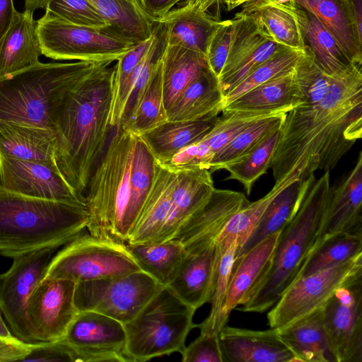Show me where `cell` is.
<instances>
[{
    "mask_svg": "<svg viewBox=\"0 0 362 362\" xmlns=\"http://www.w3.org/2000/svg\"><path fill=\"white\" fill-rule=\"evenodd\" d=\"M322 313L337 362H362V274L338 288Z\"/></svg>",
    "mask_w": 362,
    "mask_h": 362,
    "instance_id": "13",
    "label": "cell"
},
{
    "mask_svg": "<svg viewBox=\"0 0 362 362\" xmlns=\"http://www.w3.org/2000/svg\"><path fill=\"white\" fill-rule=\"evenodd\" d=\"M0 337L4 339H12L14 337L10 329L8 328L6 322L4 320L3 315L0 311Z\"/></svg>",
    "mask_w": 362,
    "mask_h": 362,
    "instance_id": "58",
    "label": "cell"
},
{
    "mask_svg": "<svg viewBox=\"0 0 362 362\" xmlns=\"http://www.w3.org/2000/svg\"><path fill=\"white\" fill-rule=\"evenodd\" d=\"M117 31L136 42L151 37L155 23L139 0H88Z\"/></svg>",
    "mask_w": 362,
    "mask_h": 362,
    "instance_id": "40",
    "label": "cell"
},
{
    "mask_svg": "<svg viewBox=\"0 0 362 362\" xmlns=\"http://www.w3.org/2000/svg\"><path fill=\"white\" fill-rule=\"evenodd\" d=\"M194 308L162 286L130 321L124 324L127 362H144L173 353L181 354L192 329Z\"/></svg>",
    "mask_w": 362,
    "mask_h": 362,
    "instance_id": "7",
    "label": "cell"
},
{
    "mask_svg": "<svg viewBox=\"0 0 362 362\" xmlns=\"http://www.w3.org/2000/svg\"><path fill=\"white\" fill-rule=\"evenodd\" d=\"M277 331L297 362H337L325 329L322 307Z\"/></svg>",
    "mask_w": 362,
    "mask_h": 362,
    "instance_id": "28",
    "label": "cell"
},
{
    "mask_svg": "<svg viewBox=\"0 0 362 362\" xmlns=\"http://www.w3.org/2000/svg\"><path fill=\"white\" fill-rule=\"evenodd\" d=\"M141 269L163 286L172 281L187 255L177 239L160 243H127Z\"/></svg>",
    "mask_w": 362,
    "mask_h": 362,
    "instance_id": "39",
    "label": "cell"
},
{
    "mask_svg": "<svg viewBox=\"0 0 362 362\" xmlns=\"http://www.w3.org/2000/svg\"><path fill=\"white\" fill-rule=\"evenodd\" d=\"M221 3V0H183L180 5H187L197 11L207 12L215 4Z\"/></svg>",
    "mask_w": 362,
    "mask_h": 362,
    "instance_id": "55",
    "label": "cell"
},
{
    "mask_svg": "<svg viewBox=\"0 0 362 362\" xmlns=\"http://www.w3.org/2000/svg\"><path fill=\"white\" fill-rule=\"evenodd\" d=\"M54 153L52 129L18 123L0 125V154L56 166Z\"/></svg>",
    "mask_w": 362,
    "mask_h": 362,
    "instance_id": "32",
    "label": "cell"
},
{
    "mask_svg": "<svg viewBox=\"0 0 362 362\" xmlns=\"http://www.w3.org/2000/svg\"><path fill=\"white\" fill-rule=\"evenodd\" d=\"M207 69L204 54L165 44L161 72L164 104L167 111L174 105L184 90Z\"/></svg>",
    "mask_w": 362,
    "mask_h": 362,
    "instance_id": "35",
    "label": "cell"
},
{
    "mask_svg": "<svg viewBox=\"0 0 362 362\" xmlns=\"http://www.w3.org/2000/svg\"><path fill=\"white\" fill-rule=\"evenodd\" d=\"M63 339L80 362H127L124 325L106 315L78 311Z\"/></svg>",
    "mask_w": 362,
    "mask_h": 362,
    "instance_id": "16",
    "label": "cell"
},
{
    "mask_svg": "<svg viewBox=\"0 0 362 362\" xmlns=\"http://www.w3.org/2000/svg\"><path fill=\"white\" fill-rule=\"evenodd\" d=\"M238 16L219 21L209 39L206 59L209 69L218 78L223 71L236 33Z\"/></svg>",
    "mask_w": 362,
    "mask_h": 362,
    "instance_id": "49",
    "label": "cell"
},
{
    "mask_svg": "<svg viewBox=\"0 0 362 362\" xmlns=\"http://www.w3.org/2000/svg\"><path fill=\"white\" fill-rule=\"evenodd\" d=\"M273 115L275 114L223 112L203 137L181 150L165 164L177 170L193 168L209 170L214 156L240 132L256 120Z\"/></svg>",
    "mask_w": 362,
    "mask_h": 362,
    "instance_id": "20",
    "label": "cell"
},
{
    "mask_svg": "<svg viewBox=\"0 0 362 362\" xmlns=\"http://www.w3.org/2000/svg\"><path fill=\"white\" fill-rule=\"evenodd\" d=\"M250 202L242 192L214 188L206 204L185 223L174 239L182 243L187 253L216 244L231 217Z\"/></svg>",
    "mask_w": 362,
    "mask_h": 362,
    "instance_id": "18",
    "label": "cell"
},
{
    "mask_svg": "<svg viewBox=\"0 0 362 362\" xmlns=\"http://www.w3.org/2000/svg\"><path fill=\"white\" fill-rule=\"evenodd\" d=\"M215 244L187 253L168 286L182 301L197 310L210 303L215 279Z\"/></svg>",
    "mask_w": 362,
    "mask_h": 362,
    "instance_id": "24",
    "label": "cell"
},
{
    "mask_svg": "<svg viewBox=\"0 0 362 362\" xmlns=\"http://www.w3.org/2000/svg\"><path fill=\"white\" fill-rule=\"evenodd\" d=\"M144 12L154 23L160 21L183 0H139Z\"/></svg>",
    "mask_w": 362,
    "mask_h": 362,
    "instance_id": "53",
    "label": "cell"
},
{
    "mask_svg": "<svg viewBox=\"0 0 362 362\" xmlns=\"http://www.w3.org/2000/svg\"><path fill=\"white\" fill-rule=\"evenodd\" d=\"M111 64L101 63L70 90L53 118L55 165L69 186L84 198L92 170L112 129L115 65Z\"/></svg>",
    "mask_w": 362,
    "mask_h": 362,
    "instance_id": "3",
    "label": "cell"
},
{
    "mask_svg": "<svg viewBox=\"0 0 362 362\" xmlns=\"http://www.w3.org/2000/svg\"><path fill=\"white\" fill-rule=\"evenodd\" d=\"M76 283L66 279L41 281L29 299L28 318L35 343L63 339L78 313Z\"/></svg>",
    "mask_w": 362,
    "mask_h": 362,
    "instance_id": "14",
    "label": "cell"
},
{
    "mask_svg": "<svg viewBox=\"0 0 362 362\" xmlns=\"http://www.w3.org/2000/svg\"><path fill=\"white\" fill-rule=\"evenodd\" d=\"M360 254H362V235L347 232L334 233L317 245L298 278L334 267Z\"/></svg>",
    "mask_w": 362,
    "mask_h": 362,
    "instance_id": "41",
    "label": "cell"
},
{
    "mask_svg": "<svg viewBox=\"0 0 362 362\" xmlns=\"http://www.w3.org/2000/svg\"><path fill=\"white\" fill-rule=\"evenodd\" d=\"M362 151L353 169L329 188L321 240L334 233L361 234Z\"/></svg>",
    "mask_w": 362,
    "mask_h": 362,
    "instance_id": "22",
    "label": "cell"
},
{
    "mask_svg": "<svg viewBox=\"0 0 362 362\" xmlns=\"http://www.w3.org/2000/svg\"><path fill=\"white\" fill-rule=\"evenodd\" d=\"M255 0H221V3L226 6L227 11H230L237 7L244 6Z\"/></svg>",
    "mask_w": 362,
    "mask_h": 362,
    "instance_id": "57",
    "label": "cell"
},
{
    "mask_svg": "<svg viewBox=\"0 0 362 362\" xmlns=\"http://www.w3.org/2000/svg\"><path fill=\"white\" fill-rule=\"evenodd\" d=\"M249 15L274 42L286 48L305 51L300 26L288 0H255L243 6Z\"/></svg>",
    "mask_w": 362,
    "mask_h": 362,
    "instance_id": "33",
    "label": "cell"
},
{
    "mask_svg": "<svg viewBox=\"0 0 362 362\" xmlns=\"http://www.w3.org/2000/svg\"><path fill=\"white\" fill-rule=\"evenodd\" d=\"M358 31L362 33V0H348Z\"/></svg>",
    "mask_w": 362,
    "mask_h": 362,
    "instance_id": "56",
    "label": "cell"
},
{
    "mask_svg": "<svg viewBox=\"0 0 362 362\" xmlns=\"http://www.w3.org/2000/svg\"><path fill=\"white\" fill-rule=\"evenodd\" d=\"M0 190L20 196L86 206L53 165L0 154Z\"/></svg>",
    "mask_w": 362,
    "mask_h": 362,
    "instance_id": "15",
    "label": "cell"
},
{
    "mask_svg": "<svg viewBox=\"0 0 362 362\" xmlns=\"http://www.w3.org/2000/svg\"><path fill=\"white\" fill-rule=\"evenodd\" d=\"M237 247L236 241H234L219 262L210 300L211 310L208 317L201 324L197 325L200 331H211L218 333L228 322V319L224 315L223 308Z\"/></svg>",
    "mask_w": 362,
    "mask_h": 362,
    "instance_id": "48",
    "label": "cell"
},
{
    "mask_svg": "<svg viewBox=\"0 0 362 362\" xmlns=\"http://www.w3.org/2000/svg\"><path fill=\"white\" fill-rule=\"evenodd\" d=\"M315 180V175L306 180H296L280 192L270 202L257 227L235 258L247 252L267 237L281 230L296 213Z\"/></svg>",
    "mask_w": 362,
    "mask_h": 362,
    "instance_id": "38",
    "label": "cell"
},
{
    "mask_svg": "<svg viewBox=\"0 0 362 362\" xmlns=\"http://www.w3.org/2000/svg\"><path fill=\"white\" fill-rule=\"evenodd\" d=\"M330 171L313 182L291 220L281 230L269 266L239 308L262 313L272 308L298 277L306 259L320 242Z\"/></svg>",
    "mask_w": 362,
    "mask_h": 362,
    "instance_id": "4",
    "label": "cell"
},
{
    "mask_svg": "<svg viewBox=\"0 0 362 362\" xmlns=\"http://www.w3.org/2000/svg\"><path fill=\"white\" fill-rule=\"evenodd\" d=\"M15 11L13 0H0V48Z\"/></svg>",
    "mask_w": 362,
    "mask_h": 362,
    "instance_id": "54",
    "label": "cell"
},
{
    "mask_svg": "<svg viewBox=\"0 0 362 362\" xmlns=\"http://www.w3.org/2000/svg\"><path fill=\"white\" fill-rule=\"evenodd\" d=\"M207 12L182 5L173 8L160 21L165 43L206 55L211 35L218 23Z\"/></svg>",
    "mask_w": 362,
    "mask_h": 362,
    "instance_id": "31",
    "label": "cell"
},
{
    "mask_svg": "<svg viewBox=\"0 0 362 362\" xmlns=\"http://www.w3.org/2000/svg\"><path fill=\"white\" fill-rule=\"evenodd\" d=\"M33 13L16 10L0 48V76L40 62L42 54Z\"/></svg>",
    "mask_w": 362,
    "mask_h": 362,
    "instance_id": "29",
    "label": "cell"
},
{
    "mask_svg": "<svg viewBox=\"0 0 362 362\" xmlns=\"http://www.w3.org/2000/svg\"><path fill=\"white\" fill-rule=\"evenodd\" d=\"M180 354L182 362H224L218 333L211 331H200Z\"/></svg>",
    "mask_w": 362,
    "mask_h": 362,
    "instance_id": "50",
    "label": "cell"
},
{
    "mask_svg": "<svg viewBox=\"0 0 362 362\" xmlns=\"http://www.w3.org/2000/svg\"><path fill=\"white\" fill-rule=\"evenodd\" d=\"M362 274V254L334 267L296 279L267 314L270 328L279 329L322 308L334 292Z\"/></svg>",
    "mask_w": 362,
    "mask_h": 362,
    "instance_id": "11",
    "label": "cell"
},
{
    "mask_svg": "<svg viewBox=\"0 0 362 362\" xmlns=\"http://www.w3.org/2000/svg\"><path fill=\"white\" fill-rule=\"evenodd\" d=\"M223 95L218 78L207 69L182 93L167 111L168 121H196L218 117Z\"/></svg>",
    "mask_w": 362,
    "mask_h": 362,
    "instance_id": "34",
    "label": "cell"
},
{
    "mask_svg": "<svg viewBox=\"0 0 362 362\" xmlns=\"http://www.w3.org/2000/svg\"><path fill=\"white\" fill-rule=\"evenodd\" d=\"M280 232L267 237L234 259L223 308L227 319L233 309L245 303L249 293L267 269Z\"/></svg>",
    "mask_w": 362,
    "mask_h": 362,
    "instance_id": "27",
    "label": "cell"
},
{
    "mask_svg": "<svg viewBox=\"0 0 362 362\" xmlns=\"http://www.w3.org/2000/svg\"><path fill=\"white\" fill-rule=\"evenodd\" d=\"M162 286L141 270L76 283L74 303L78 312H95L124 325L133 319Z\"/></svg>",
    "mask_w": 362,
    "mask_h": 362,
    "instance_id": "10",
    "label": "cell"
},
{
    "mask_svg": "<svg viewBox=\"0 0 362 362\" xmlns=\"http://www.w3.org/2000/svg\"><path fill=\"white\" fill-rule=\"evenodd\" d=\"M218 337L224 362H297L276 329L252 330L226 325Z\"/></svg>",
    "mask_w": 362,
    "mask_h": 362,
    "instance_id": "19",
    "label": "cell"
},
{
    "mask_svg": "<svg viewBox=\"0 0 362 362\" xmlns=\"http://www.w3.org/2000/svg\"><path fill=\"white\" fill-rule=\"evenodd\" d=\"M302 102L293 68L238 96L224 105L221 112L287 113Z\"/></svg>",
    "mask_w": 362,
    "mask_h": 362,
    "instance_id": "23",
    "label": "cell"
},
{
    "mask_svg": "<svg viewBox=\"0 0 362 362\" xmlns=\"http://www.w3.org/2000/svg\"><path fill=\"white\" fill-rule=\"evenodd\" d=\"M167 121L168 117L164 104L160 62L144 90L132 117L122 127L141 135Z\"/></svg>",
    "mask_w": 362,
    "mask_h": 362,
    "instance_id": "44",
    "label": "cell"
},
{
    "mask_svg": "<svg viewBox=\"0 0 362 362\" xmlns=\"http://www.w3.org/2000/svg\"><path fill=\"white\" fill-rule=\"evenodd\" d=\"M86 205L20 196L0 190V254L13 258L64 246L86 229Z\"/></svg>",
    "mask_w": 362,
    "mask_h": 362,
    "instance_id": "5",
    "label": "cell"
},
{
    "mask_svg": "<svg viewBox=\"0 0 362 362\" xmlns=\"http://www.w3.org/2000/svg\"><path fill=\"white\" fill-rule=\"evenodd\" d=\"M218 117L196 121H167L139 136L155 158L160 163H167L181 150L203 137Z\"/></svg>",
    "mask_w": 362,
    "mask_h": 362,
    "instance_id": "36",
    "label": "cell"
},
{
    "mask_svg": "<svg viewBox=\"0 0 362 362\" xmlns=\"http://www.w3.org/2000/svg\"><path fill=\"white\" fill-rule=\"evenodd\" d=\"M236 15L235 36L218 78L223 98L257 66L286 48L272 40L249 15Z\"/></svg>",
    "mask_w": 362,
    "mask_h": 362,
    "instance_id": "17",
    "label": "cell"
},
{
    "mask_svg": "<svg viewBox=\"0 0 362 362\" xmlns=\"http://www.w3.org/2000/svg\"><path fill=\"white\" fill-rule=\"evenodd\" d=\"M154 33L150 38L138 43L117 60L115 65L114 97L110 115V126L120 123L128 97L137 72L153 42Z\"/></svg>",
    "mask_w": 362,
    "mask_h": 362,
    "instance_id": "43",
    "label": "cell"
},
{
    "mask_svg": "<svg viewBox=\"0 0 362 362\" xmlns=\"http://www.w3.org/2000/svg\"><path fill=\"white\" fill-rule=\"evenodd\" d=\"M211 174L200 168L177 170L170 211L153 243L174 239L185 223L206 204L215 188Z\"/></svg>",
    "mask_w": 362,
    "mask_h": 362,
    "instance_id": "21",
    "label": "cell"
},
{
    "mask_svg": "<svg viewBox=\"0 0 362 362\" xmlns=\"http://www.w3.org/2000/svg\"><path fill=\"white\" fill-rule=\"evenodd\" d=\"M141 270L126 243L84 231L53 255L41 281L66 279L78 283Z\"/></svg>",
    "mask_w": 362,
    "mask_h": 362,
    "instance_id": "9",
    "label": "cell"
},
{
    "mask_svg": "<svg viewBox=\"0 0 362 362\" xmlns=\"http://www.w3.org/2000/svg\"><path fill=\"white\" fill-rule=\"evenodd\" d=\"M312 13L355 64H362V33L348 0H288Z\"/></svg>",
    "mask_w": 362,
    "mask_h": 362,
    "instance_id": "25",
    "label": "cell"
},
{
    "mask_svg": "<svg viewBox=\"0 0 362 362\" xmlns=\"http://www.w3.org/2000/svg\"><path fill=\"white\" fill-rule=\"evenodd\" d=\"M157 160L141 137L112 127L85 198L88 232L127 243L156 178Z\"/></svg>",
    "mask_w": 362,
    "mask_h": 362,
    "instance_id": "2",
    "label": "cell"
},
{
    "mask_svg": "<svg viewBox=\"0 0 362 362\" xmlns=\"http://www.w3.org/2000/svg\"><path fill=\"white\" fill-rule=\"evenodd\" d=\"M22 361L80 362V359L71 346L62 339L54 341L32 344L29 354Z\"/></svg>",
    "mask_w": 362,
    "mask_h": 362,
    "instance_id": "51",
    "label": "cell"
},
{
    "mask_svg": "<svg viewBox=\"0 0 362 362\" xmlns=\"http://www.w3.org/2000/svg\"><path fill=\"white\" fill-rule=\"evenodd\" d=\"M37 23L42 53L54 60L112 63L139 43L110 26L76 25L47 11Z\"/></svg>",
    "mask_w": 362,
    "mask_h": 362,
    "instance_id": "8",
    "label": "cell"
},
{
    "mask_svg": "<svg viewBox=\"0 0 362 362\" xmlns=\"http://www.w3.org/2000/svg\"><path fill=\"white\" fill-rule=\"evenodd\" d=\"M101 63L39 62L0 76V125L18 123L52 129L54 113L64 97Z\"/></svg>",
    "mask_w": 362,
    "mask_h": 362,
    "instance_id": "6",
    "label": "cell"
},
{
    "mask_svg": "<svg viewBox=\"0 0 362 362\" xmlns=\"http://www.w3.org/2000/svg\"><path fill=\"white\" fill-rule=\"evenodd\" d=\"M39 8L76 25L97 28L110 26L88 0H25V11L34 13Z\"/></svg>",
    "mask_w": 362,
    "mask_h": 362,
    "instance_id": "47",
    "label": "cell"
},
{
    "mask_svg": "<svg viewBox=\"0 0 362 362\" xmlns=\"http://www.w3.org/2000/svg\"><path fill=\"white\" fill-rule=\"evenodd\" d=\"M279 129L272 133L252 151L227 164L223 169L229 173L228 180L238 181L243 185L247 195L250 194L254 183L271 166L277 147Z\"/></svg>",
    "mask_w": 362,
    "mask_h": 362,
    "instance_id": "45",
    "label": "cell"
},
{
    "mask_svg": "<svg viewBox=\"0 0 362 362\" xmlns=\"http://www.w3.org/2000/svg\"><path fill=\"white\" fill-rule=\"evenodd\" d=\"M57 249L45 247L15 257L0 274V311L12 334L28 344L35 343L28 318L29 299Z\"/></svg>",
    "mask_w": 362,
    "mask_h": 362,
    "instance_id": "12",
    "label": "cell"
},
{
    "mask_svg": "<svg viewBox=\"0 0 362 362\" xmlns=\"http://www.w3.org/2000/svg\"><path fill=\"white\" fill-rule=\"evenodd\" d=\"M286 112H281L256 120L240 132L212 159L211 173L223 170L228 163L243 157L275 131L279 129Z\"/></svg>",
    "mask_w": 362,
    "mask_h": 362,
    "instance_id": "42",
    "label": "cell"
},
{
    "mask_svg": "<svg viewBox=\"0 0 362 362\" xmlns=\"http://www.w3.org/2000/svg\"><path fill=\"white\" fill-rule=\"evenodd\" d=\"M294 71L303 102L286 113L279 129L270 166L275 182L330 171L362 137L361 67L329 75L307 47Z\"/></svg>",
    "mask_w": 362,
    "mask_h": 362,
    "instance_id": "1",
    "label": "cell"
},
{
    "mask_svg": "<svg viewBox=\"0 0 362 362\" xmlns=\"http://www.w3.org/2000/svg\"><path fill=\"white\" fill-rule=\"evenodd\" d=\"M288 1L298 21L306 46L316 63L326 74H344L361 67L350 60L334 36L316 17L307 10Z\"/></svg>",
    "mask_w": 362,
    "mask_h": 362,
    "instance_id": "30",
    "label": "cell"
},
{
    "mask_svg": "<svg viewBox=\"0 0 362 362\" xmlns=\"http://www.w3.org/2000/svg\"><path fill=\"white\" fill-rule=\"evenodd\" d=\"M32 344H28L13 337H0V362L22 361L29 354Z\"/></svg>",
    "mask_w": 362,
    "mask_h": 362,
    "instance_id": "52",
    "label": "cell"
},
{
    "mask_svg": "<svg viewBox=\"0 0 362 362\" xmlns=\"http://www.w3.org/2000/svg\"><path fill=\"white\" fill-rule=\"evenodd\" d=\"M177 180V170L157 160L153 185L127 243L154 242L166 221Z\"/></svg>",
    "mask_w": 362,
    "mask_h": 362,
    "instance_id": "26",
    "label": "cell"
},
{
    "mask_svg": "<svg viewBox=\"0 0 362 362\" xmlns=\"http://www.w3.org/2000/svg\"><path fill=\"white\" fill-rule=\"evenodd\" d=\"M305 52L284 48L274 54L254 69L224 96L223 106L256 86L293 70Z\"/></svg>",
    "mask_w": 362,
    "mask_h": 362,
    "instance_id": "46",
    "label": "cell"
},
{
    "mask_svg": "<svg viewBox=\"0 0 362 362\" xmlns=\"http://www.w3.org/2000/svg\"><path fill=\"white\" fill-rule=\"evenodd\" d=\"M296 180H299V177L293 175L279 182H275L272 189L266 195L255 202H250L231 217L216 240L215 273L222 256L232 243L236 241L237 253L252 235L273 199Z\"/></svg>",
    "mask_w": 362,
    "mask_h": 362,
    "instance_id": "37",
    "label": "cell"
}]
</instances>
